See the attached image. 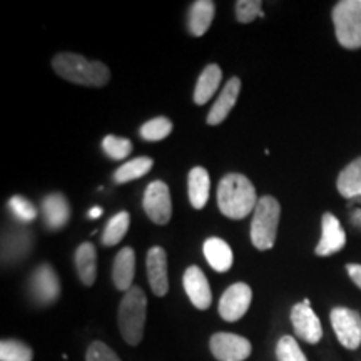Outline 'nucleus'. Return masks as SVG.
<instances>
[{
  "mask_svg": "<svg viewBox=\"0 0 361 361\" xmlns=\"http://www.w3.org/2000/svg\"><path fill=\"white\" fill-rule=\"evenodd\" d=\"M256 188L246 176L238 173L226 174L218 186V207L226 218L239 221L255 211L258 204Z\"/></svg>",
  "mask_w": 361,
  "mask_h": 361,
  "instance_id": "f257e3e1",
  "label": "nucleus"
},
{
  "mask_svg": "<svg viewBox=\"0 0 361 361\" xmlns=\"http://www.w3.org/2000/svg\"><path fill=\"white\" fill-rule=\"evenodd\" d=\"M52 67L59 78L85 87H104L111 80L109 67L99 61H89L79 54H57L52 59Z\"/></svg>",
  "mask_w": 361,
  "mask_h": 361,
  "instance_id": "f03ea898",
  "label": "nucleus"
},
{
  "mask_svg": "<svg viewBox=\"0 0 361 361\" xmlns=\"http://www.w3.org/2000/svg\"><path fill=\"white\" fill-rule=\"evenodd\" d=\"M147 298L141 286H133L121 300L117 310V324L123 340L130 346H137L144 338L146 326Z\"/></svg>",
  "mask_w": 361,
  "mask_h": 361,
  "instance_id": "7ed1b4c3",
  "label": "nucleus"
},
{
  "mask_svg": "<svg viewBox=\"0 0 361 361\" xmlns=\"http://www.w3.org/2000/svg\"><path fill=\"white\" fill-rule=\"evenodd\" d=\"M281 218V204L276 197L263 196L252 211L251 243L258 251H268L274 247L278 238V226Z\"/></svg>",
  "mask_w": 361,
  "mask_h": 361,
  "instance_id": "20e7f679",
  "label": "nucleus"
},
{
  "mask_svg": "<svg viewBox=\"0 0 361 361\" xmlns=\"http://www.w3.org/2000/svg\"><path fill=\"white\" fill-rule=\"evenodd\" d=\"M336 40L348 51L361 49V0H341L333 7Z\"/></svg>",
  "mask_w": 361,
  "mask_h": 361,
  "instance_id": "39448f33",
  "label": "nucleus"
},
{
  "mask_svg": "<svg viewBox=\"0 0 361 361\" xmlns=\"http://www.w3.org/2000/svg\"><path fill=\"white\" fill-rule=\"evenodd\" d=\"M333 331L346 350H358L361 346V314L346 306H335L329 313Z\"/></svg>",
  "mask_w": 361,
  "mask_h": 361,
  "instance_id": "423d86ee",
  "label": "nucleus"
},
{
  "mask_svg": "<svg viewBox=\"0 0 361 361\" xmlns=\"http://www.w3.org/2000/svg\"><path fill=\"white\" fill-rule=\"evenodd\" d=\"M144 213L154 224L164 226L173 218V201L169 186L164 180H152L146 188L142 197Z\"/></svg>",
  "mask_w": 361,
  "mask_h": 361,
  "instance_id": "0eeeda50",
  "label": "nucleus"
},
{
  "mask_svg": "<svg viewBox=\"0 0 361 361\" xmlns=\"http://www.w3.org/2000/svg\"><path fill=\"white\" fill-rule=\"evenodd\" d=\"M29 288L32 300L40 306L54 305L61 296V281L56 269L51 264H39L32 271L29 279Z\"/></svg>",
  "mask_w": 361,
  "mask_h": 361,
  "instance_id": "6e6552de",
  "label": "nucleus"
},
{
  "mask_svg": "<svg viewBox=\"0 0 361 361\" xmlns=\"http://www.w3.org/2000/svg\"><path fill=\"white\" fill-rule=\"evenodd\" d=\"M209 350L218 361H245L251 356V341L234 333H214L209 340Z\"/></svg>",
  "mask_w": 361,
  "mask_h": 361,
  "instance_id": "1a4fd4ad",
  "label": "nucleus"
},
{
  "mask_svg": "<svg viewBox=\"0 0 361 361\" xmlns=\"http://www.w3.org/2000/svg\"><path fill=\"white\" fill-rule=\"evenodd\" d=\"M290 318H291L293 329H295L296 336L300 338V340L310 343V345H316V343L322 341L323 338L322 322H319L318 314H316L313 308H311L308 298L301 301V303H296L293 306Z\"/></svg>",
  "mask_w": 361,
  "mask_h": 361,
  "instance_id": "9d476101",
  "label": "nucleus"
},
{
  "mask_svg": "<svg viewBox=\"0 0 361 361\" xmlns=\"http://www.w3.org/2000/svg\"><path fill=\"white\" fill-rule=\"evenodd\" d=\"M252 291L250 284L246 283H234L228 288L221 296L218 311L221 318L228 323L239 322L247 313L251 306Z\"/></svg>",
  "mask_w": 361,
  "mask_h": 361,
  "instance_id": "9b49d317",
  "label": "nucleus"
},
{
  "mask_svg": "<svg viewBox=\"0 0 361 361\" xmlns=\"http://www.w3.org/2000/svg\"><path fill=\"white\" fill-rule=\"evenodd\" d=\"M346 245V233L341 226V221L335 214L326 213L322 218V238L314 247V255L326 258L340 252Z\"/></svg>",
  "mask_w": 361,
  "mask_h": 361,
  "instance_id": "f8f14e48",
  "label": "nucleus"
},
{
  "mask_svg": "<svg viewBox=\"0 0 361 361\" xmlns=\"http://www.w3.org/2000/svg\"><path fill=\"white\" fill-rule=\"evenodd\" d=\"M183 286L194 308L204 311L213 303V293H211L209 281H207L206 274L202 273L200 266L192 264L184 271Z\"/></svg>",
  "mask_w": 361,
  "mask_h": 361,
  "instance_id": "ddd939ff",
  "label": "nucleus"
},
{
  "mask_svg": "<svg viewBox=\"0 0 361 361\" xmlns=\"http://www.w3.org/2000/svg\"><path fill=\"white\" fill-rule=\"evenodd\" d=\"M149 286L156 296H166L169 291L168 278V256L161 246H152L146 258Z\"/></svg>",
  "mask_w": 361,
  "mask_h": 361,
  "instance_id": "4468645a",
  "label": "nucleus"
},
{
  "mask_svg": "<svg viewBox=\"0 0 361 361\" xmlns=\"http://www.w3.org/2000/svg\"><path fill=\"white\" fill-rule=\"evenodd\" d=\"M42 216L45 228L59 231L69 223L71 204L62 192H51L42 200Z\"/></svg>",
  "mask_w": 361,
  "mask_h": 361,
  "instance_id": "2eb2a0df",
  "label": "nucleus"
},
{
  "mask_svg": "<svg viewBox=\"0 0 361 361\" xmlns=\"http://www.w3.org/2000/svg\"><path fill=\"white\" fill-rule=\"evenodd\" d=\"M239 92H241V80L238 78H231L226 82L218 99L213 104V107L207 112L206 123L209 126H219L221 123H224L226 117L229 116V112L236 106Z\"/></svg>",
  "mask_w": 361,
  "mask_h": 361,
  "instance_id": "dca6fc26",
  "label": "nucleus"
},
{
  "mask_svg": "<svg viewBox=\"0 0 361 361\" xmlns=\"http://www.w3.org/2000/svg\"><path fill=\"white\" fill-rule=\"evenodd\" d=\"M135 274V252L130 246H126L116 255L112 263V283L119 291L128 293L133 288Z\"/></svg>",
  "mask_w": 361,
  "mask_h": 361,
  "instance_id": "f3484780",
  "label": "nucleus"
},
{
  "mask_svg": "<svg viewBox=\"0 0 361 361\" xmlns=\"http://www.w3.org/2000/svg\"><path fill=\"white\" fill-rule=\"evenodd\" d=\"M216 6L213 0H197L189 8L188 29L192 37H201L209 30L214 20Z\"/></svg>",
  "mask_w": 361,
  "mask_h": 361,
  "instance_id": "a211bd4d",
  "label": "nucleus"
},
{
  "mask_svg": "<svg viewBox=\"0 0 361 361\" xmlns=\"http://www.w3.org/2000/svg\"><path fill=\"white\" fill-rule=\"evenodd\" d=\"M209 189H211V178L209 173L201 166H196L189 171L188 176V194L189 202L194 209H202L209 200Z\"/></svg>",
  "mask_w": 361,
  "mask_h": 361,
  "instance_id": "6ab92c4d",
  "label": "nucleus"
},
{
  "mask_svg": "<svg viewBox=\"0 0 361 361\" xmlns=\"http://www.w3.org/2000/svg\"><path fill=\"white\" fill-rule=\"evenodd\" d=\"M202 251H204L206 261L214 271L226 273V271L231 269L234 261L233 250L224 239L207 238L204 241V246H202Z\"/></svg>",
  "mask_w": 361,
  "mask_h": 361,
  "instance_id": "aec40b11",
  "label": "nucleus"
},
{
  "mask_svg": "<svg viewBox=\"0 0 361 361\" xmlns=\"http://www.w3.org/2000/svg\"><path fill=\"white\" fill-rule=\"evenodd\" d=\"M221 79H223V71L218 64H209L204 67L201 72L200 79L196 82V89H194V104L197 106H204L207 101H211L216 92H218Z\"/></svg>",
  "mask_w": 361,
  "mask_h": 361,
  "instance_id": "412c9836",
  "label": "nucleus"
},
{
  "mask_svg": "<svg viewBox=\"0 0 361 361\" xmlns=\"http://www.w3.org/2000/svg\"><path fill=\"white\" fill-rule=\"evenodd\" d=\"M75 269L84 286H92L97 278V251L92 243H82L74 256Z\"/></svg>",
  "mask_w": 361,
  "mask_h": 361,
  "instance_id": "4be33fe9",
  "label": "nucleus"
},
{
  "mask_svg": "<svg viewBox=\"0 0 361 361\" xmlns=\"http://www.w3.org/2000/svg\"><path fill=\"white\" fill-rule=\"evenodd\" d=\"M32 245V236L27 229H17L2 238V261L4 263H13V261L22 259L27 252L30 251Z\"/></svg>",
  "mask_w": 361,
  "mask_h": 361,
  "instance_id": "5701e85b",
  "label": "nucleus"
},
{
  "mask_svg": "<svg viewBox=\"0 0 361 361\" xmlns=\"http://www.w3.org/2000/svg\"><path fill=\"white\" fill-rule=\"evenodd\" d=\"M336 188L346 200H361V156L341 169L336 179Z\"/></svg>",
  "mask_w": 361,
  "mask_h": 361,
  "instance_id": "b1692460",
  "label": "nucleus"
},
{
  "mask_svg": "<svg viewBox=\"0 0 361 361\" xmlns=\"http://www.w3.org/2000/svg\"><path fill=\"white\" fill-rule=\"evenodd\" d=\"M152 166H154V161H152L151 157H134V159L124 162L121 168H117L114 173V180L117 184L130 183V180H135L142 178V176H146L149 171L152 169Z\"/></svg>",
  "mask_w": 361,
  "mask_h": 361,
  "instance_id": "393cba45",
  "label": "nucleus"
},
{
  "mask_svg": "<svg viewBox=\"0 0 361 361\" xmlns=\"http://www.w3.org/2000/svg\"><path fill=\"white\" fill-rule=\"evenodd\" d=\"M129 226H130V214L128 211H119L114 218L109 219V223L106 224L102 233V246L111 247L119 245L123 241L126 234L129 231Z\"/></svg>",
  "mask_w": 361,
  "mask_h": 361,
  "instance_id": "a878e982",
  "label": "nucleus"
},
{
  "mask_svg": "<svg viewBox=\"0 0 361 361\" xmlns=\"http://www.w3.org/2000/svg\"><path fill=\"white\" fill-rule=\"evenodd\" d=\"M173 133V123L168 117H154V119L147 121L141 126L139 129V135L147 142H159L162 139H166Z\"/></svg>",
  "mask_w": 361,
  "mask_h": 361,
  "instance_id": "bb28decb",
  "label": "nucleus"
},
{
  "mask_svg": "<svg viewBox=\"0 0 361 361\" xmlns=\"http://www.w3.org/2000/svg\"><path fill=\"white\" fill-rule=\"evenodd\" d=\"M34 351L29 345L19 340H2L0 343V361H32Z\"/></svg>",
  "mask_w": 361,
  "mask_h": 361,
  "instance_id": "cd10ccee",
  "label": "nucleus"
},
{
  "mask_svg": "<svg viewBox=\"0 0 361 361\" xmlns=\"http://www.w3.org/2000/svg\"><path fill=\"white\" fill-rule=\"evenodd\" d=\"M102 151L114 161H123L133 152V142L119 135H106L102 139Z\"/></svg>",
  "mask_w": 361,
  "mask_h": 361,
  "instance_id": "c85d7f7f",
  "label": "nucleus"
},
{
  "mask_svg": "<svg viewBox=\"0 0 361 361\" xmlns=\"http://www.w3.org/2000/svg\"><path fill=\"white\" fill-rule=\"evenodd\" d=\"M276 360L278 361H308L303 350L300 348L295 338L286 335L279 338L276 345Z\"/></svg>",
  "mask_w": 361,
  "mask_h": 361,
  "instance_id": "c756f323",
  "label": "nucleus"
},
{
  "mask_svg": "<svg viewBox=\"0 0 361 361\" xmlns=\"http://www.w3.org/2000/svg\"><path fill=\"white\" fill-rule=\"evenodd\" d=\"M8 209L20 223H32L37 218V207L20 194H16L8 200Z\"/></svg>",
  "mask_w": 361,
  "mask_h": 361,
  "instance_id": "7c9ffc66",
  "label": "nucleus"
},
{
  "mask_svg": "<svg viewBox=\"0 0 361 361\" xmlns=\"http://www.w3.org/2000/svg\"><path fill=\"white\" fill-rule=\"evenodd\" d=\"M256 17H264L263 2L261 0H238L236 19L241 24H251Z\"/></svg>",
  "mask_w": 361,
  "mask_h": 361,
  "instance_id": "2f4dec72",
  "label": "nucleus"
},
{
  "mask_svg": "<svg viewBox=\"0 0 361 361\" xmlns=\"http://www.w3.org/2000/svg\"><path fill=\"white\" fill-rule=\"evenodd\" d=\"M85 361H121V358L106 343L92 341L85 351Z\"/></svg>",
  "mask_w": 361,
  "mask_h": 361,
  "instance_id": "473e14b6",
  "label": "nucleus"
},
{
  "mask_svg": "<svg viewBox=\"0 0 361 361\" xmlns=\"http://www.w3.org/2000/svg\"><path fill=\"white\" fill-rule=\"evenodd\" d=\"M346 273H348V276L351 281H353L356 286L361 290V264L358 263H348L345 266Z\"/></svg>",
  "mask_w": 361,
  "mask_h": 361,
  "instance_id": "72a5a7b5",
  "label": "nucleus"
},
{
  "mask_svg": "<svg viewBox=\"0 0 361 361\" xmlns=\"http://www.w3.org/2000/svg\"><path fill=\"white\" fill-rule=\"evenodd\" d=\"M102 207L101 206H94V207H90V211L87 213V216L90 219H97V218H101L102 216Z\"/></svg>",
  "mask_w": 361,
  "mask_h": 361,
  "instance_id": "f704fd0d",
  "label": "nucleus"
},
{
  "mask_svg": "<svg viewBox=\"0 0 361 361\" xmlns=\"http://www.w3.org/2000/svg\"><path fill=\"white\" fill-rule=\"evenodd\" d=\"M351 221H353V226L361 229V209H356L353 214H351Z\"/></svg>",
  "mask_w": 361,
  "mask_h": 361,
  "instance_id": "c9c22d12",
  "label": "nucleus"
}]
</instances>
